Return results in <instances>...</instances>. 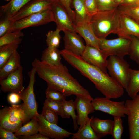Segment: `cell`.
I'll use <instances>...</instances> for the list:
<instances>
[{"instance_id":"obj_3","label":"cell","mask_w":139,"mask_h":139,"mask_svg":"<svg viewBox=\"0 0 139 139\" xmlns=\"http://www.w3.org/2000/svg\"><path fill=\"white\" fill-rule=\"evenodd\" d=\"M121 15L118 7L110 10L98 11L92 16L89 22L96 37L103 39L110 34H115L119 25Z\"/></svg>"},{"instance_id":"obj_15","label":"cell","mask_w":139,"mask_h":139,"mask_svg":"<svg viewBox=\"0 0 139 139\" xmlns=\"http://www.w3.org/2000/svg\"><path fill=\"white\" fill-rule=\"evenodd\" d=\"M81 56L89 63L107 73V58L108 56L100 50L86 45L85 49Z\"/></svg>"},{"instance_id":"obj_4","label":"cell","mask_w":139,"mask_h":139,"mask_svg":"<svg viewBox=\"0 0 139 139\" xmlns=\"http://www.w3.org/2000/svg\"><path fill=\"white\" fill-rule=\"evenodd\" d=\"M107 68L110 76L124 89L129 85L131 69L123 57L110 55L107 60Z\"/></svg>"},{"instance_id":"obj_25","label":"cell","mask_w":139,"mask_h":139,"mask_svg":"<svg viewBox=\"0 0 139 139\" xmlns=\"http://www.w3.org/2000/svg\"><path fill=\"white\" fill-rule=\"evenodd\" d=\"M75 13L74 24L77 23L89 21L85 6L84 0H73L72 3Z\"/></svg>"},{"instance_id":"obj_44","label":"cell","mask_w":139,"mask_h":139,"mask_svg":"<svg viewBox=\"0 0 139 139\" xmlns=\"http://www.w3.org/2000/svg\"><path fill=\"white\" fill-rule=\"evenodd\" d=\"M7 98L9 102L12 104L17 103L21 99L19 94L14 92H11L8 96Z\"/></svg>"},{"instance_id":"obj_35","label":"cell","mask_w":139,"mask_h":139,"mask_svg":"<svg viewBox=\"0 0 139 139\" xmlns=\"http://www.w3.org/2000/svg\"><path fill=\"white\" fill-rule=\"evenodd\" d=\"M118 8L121 13L139 23V6L133 7L119 6Z\"/></svg>"},{"instance_id":"obj_42","label":"cell","mask_w":139,"mask_h":139,"mask_svg":"<svg viewBox=\"0 0 139 139\" xmlns=\"http://www.w3.org/2000/svg\"><path fill=\"white\" fill-rule=\"evenodd\" d=\"M60 4L68 14L71 19L74 22L75 20V13L74 10L71 8V4L73 0H58Z\"/></svg>"},{"instance_id":"obj_22","label":"cell","mask_w":139,"mask_h":139,"mask_svg":"<svg viewBox=\"0 0 139 139\" xmlns=\"http://www.w3.org/2000/svg\"><path fill=\"white\" fill-rule=\"evenodd\" d=\"M21 66L20 56L17 51L0 68V81L6 77Z\"/></svg>"},{"instance_id":"obj_45","label":"cell","mask_w":139,"mask_h":139,"mask_svg":"<svg viewBox=\"0 0 139 139\" xmlns=\"http://www.w3.org/2000/svg\"><path fill=\"white\" fill-rule=\"evenodd\" d=\"M22 139H49L48 137L39 133L28 136H21L18 137Z\"/></svg>"},{"instance_id":"obj_29","label":"cell","mask_w":139,"mask_h":139,"mask_svg":"<svg viewBox=\"0 0 139 139\" xmlns=\"http://www.w3.org/2000/svg\"><path fill=\"white\" fill-rule=\"evenodd\" d=\"M90 120L81 128L78 129V131L73 133L72 139H99L91 126Z\"/></svg>"},{"instance_id":"obj_41","label":"cell","mask_w":139,"mask_h":139,"mask_svg":"<svg viewBox=\"0 0 139 139\" xmlns=\"http://www.w3.org/2000/svg\"><path fill=\"white\" fill-rule=\"evenodd\" d=\"M11 18H1L0 21V37L7 33L14 22Z\"/></svg>"},{"instance_id":"obj_1","label":"cell","mask_w":139,"mask_h":139,"mask_svg":"<svg viewBox=\"0 0 139 139\" xmlns=\"http://www.w3.org/2000/svg\"><path fill=\"white\" fill-rule=\"evenodd\" d=\"M32 65L39 77L47 82L48 86L60 91L66 97L75 95L92 97L88 91L71 75L66 67L62 64L54 65L35 58Z\"/></svg>"},{"instance_id":"obj_21","label":"cell","mask_w":139,"mask_h":139,"mask_svg":"<svg viewBox=\"0 0 139 139\" xmlns=\"http://www.w3.org/2000/svg\"><path fill=\"white\" fill-rule=\"evenodd\" d=\"M31 0H11L1 7L0 18H11Z\"/></svg>"},{"instance_id":"obj_31","label":"cell","mask_w":139,"mask_h":139,"mask_svg":"<svg viewBox=\"0 0 139 139\" xmlns=\"http://www.w3.org/2000/svg\"><path fill=\"white\" fill-rule=\"evenodd\" d=\"M24 35L20 30L6 33L0 37V47L14 42L20 44L22 40L20 37Z\"/></svg>"},{"instance_id":"obj_7","label":"cell","mask_w":139,"mask_h":139,"mask_svg":"<svg viewBox=\"0 0 139 139\" xmlns=\"http://www.w3.org/2000/svg\"><path fill=\"white\" fill-rule=\"evenodd\" d=\"M100 39V50L108 57L115 55L124 57L129 55L130 38L119 37L112 39Z\"/></svg>"},{"instance_id":"obj_10","label":"cell","mask_w":139,"mask_h":139,"mask_svg":"<svg viewBox=\"0 0 139 139\" xmlns=\"http://www.w3.org/2000/svg\"><path fill=\"white\" fill-rule=\"evenodd\" d=\"M38 124V132L49 138L63 139L69 137L73 133L63 129L57 124L49 122L41 114L36 115Z\"/></svg>"},{"instance_id":"obj_19","label":"cell","mask_w":139,"mask_h":139,"mask_svg":"<svg viewBox=\"0 0 139 139\" xmlns=\"http://www.w3.org/2000/svg\"><path fill=\"white\" fill-rule=\"evenodd\" d=\"M90 124L99 139L112 134L113 121L111 120H102L92 116Z\"/></svg>"},{"instance_id":"obj_39","label":"cell","mask_w":139,"mask_h":139,"mask_svg":"<svg viewBox=\"0 0 139 139\" xmlns=\"http://www.w3.org/2000/svg\"><path fill=\"white\" fill-rule=\"evenodd\" d=\"M84 4L86 13L90 18L98 12L96 0H84Z\"/></svg>"},{"instance_id":"obj_13","label":"cell","mask_w":139,"mask_h":139,"mask_svg":"<svg viewBox=\"0 0 139 139\" xmlns=\"http://www.w3.org/2000/svg\"><path fill=\"white\" fill-rule=\"evenodd\" d=\"M76 97L74 102L77 113V123L80 125L79 128H81L90 120L88 115L94 112L92 104L93 99L92 97Z\"/></svg>"},{"instance_id":"obj_26","label":"cell","mask_w":139,"mask_h":139,"mask_svg":"<svg viewBox=\"0 0 139 139\" xmlns=\"http://www.w3.org/2000/svg\"><path fill=\"white\" fill-rule=\"evenodd\" d=\"M38 132V120L36 116L19 128L14 134L18 137L21 136H30Z\"/></svg>"},{"instance_id":"obj_24","label":"cell","mask_w":139,"mask_h":139,"mask_svg":"<svg viewBox=\"0 0 139 139\" xmlns=\"http://www.w3.org/2000/svg\"><path fill=\"white\" fill-rule=\"evenodd\" d=\"M62 110L60 116L63 118H69L71 116L73 120V128L76 131L79 128L77 123V116L75 112L76 110L74 101L71 99L65 100L62 102Z\"/></svg>"},{"instance_id":"obj_38","label":"cell","mask_w":139,"mask_h":139,"mask_svg":"<svg viewBox=\"0 0 139 139\" xmlns=\"http://www.w3.org/2000/svg\"><path fill=\"white\" fill-rule=\"evenodd\" d=\"M98 11H105L114 9L118 6L113 0H96Z\"/></svg>"},{"instance_id":"obj_40","label":"cell","mask_w":139,"mask_h":139,"mask_svg":"<svg viewBox=\"0 0 139 139\" xmlns=\"http://www.w3.org/2000/svg\"><path fill=\"white\" fill-rule=\"evenodd\" d=\"M62 102L50 101L46 99L44 103L43 107L50 108L60 116L62 110Z\"/></svg>"},{"instance_id":"obj_9","label":"cell","mask_w":139,"mask_h":139,"mask_svg":"<svg viewBox=\"0 0 139 139\" xmlns=\"http://www.w3.org/2000/svg\"><path fill=\"white\" fill-rule=\"evenodd\" d=\"M125 105L127 113L130 139H139V94L131 100H127Z\"/></svg>"},{"instance_id":"obj_46","label":"cell","mask_w":139,"mask_h":139,"mask_svg":"<svg viewBox=\"0 0 139 139\" xmlns=\"http://www.w3.org/2000/svg\"><path fill=\"white\" fill-rule=\"evenodd\" d=\"M125 7H133L139 6V0H123L120 5Z\"/></svg>"},{"instance_id":"obj_30","label":"cell","mask_w":139,"mask_h":139,"mask_svg":"<svg viewBox=\"0 0 139 139\" xmlns=\"http://www.w3.org/2000/svg\"><path fill=\"white\" fill-rule=\"evenodd\" d=\"M8 107L5 106L0 110V128H2L13 133H15L21 126L13 124L8 118Z\"/></svg>"},{"instance_id":"obj_43","label":"cell","mask_w":139,"mask_h":139,"mask_svg":"<svg viewBox=\"0 0 139 139\" xmlns=\"http://www.w3.org/2000/svg\"><path fill=\"white\" fill-rule=\"evenodd\" d=\"M13 133L0 128V138L1 139H18Z\"/></svg>"},{"instance_id":"obj_23","label":"cell","mask_w":139,"mask_h":139,"mask_svg":"<svg viewBox=\"0 0 139 139\" xmlns=\"http://www.w3.org/2000/svg\"><path fill=\"white\" fill-rule=\"evenodd\" d=\"M62 55L57 48L48 47L43 52L41 60L50 64L58 66L62 64Z\"/></svg>"},{"instance_id":"obj_20","label":"cell","mask_w":139,"mask_h":139,"mask_svg":"<svg viewBox=\"0 0 139 139\" xmlns=\"http://www.w3.org/2000/svg\"><path fill=\"white\" fill-rule=\"evenodd\" d=\"M8 118L12 124L22 126L23 124L27 123V117L22 104H12L8 107Z\"/></svg>"},{"instance_id":"obj_33","label":"cell","mask_w":139,"mask_h":139,"mask_svg":"<svg viewBox=\"0 0 139 139\" xmlns=\"http://www.w3.org/2000/svg\"><path fill=\"white\" fill-rule=\"evenodd\" d=\"M129 55L130 58L139 65V38L131 36Z\"/></svg>"},{"instance_id":"obj_47","label":"cell","mask_w":139,"mask_h":139,"mask_svg":"<svg viewBox=\"0 0 139 139\" xmlns=\"http://www.w3.org/2000/svg\"><path fill=\"white\" fill-rule=\"evenodd\" d=\"M123 0H113V1L118 6H120L122 3Z\"/></svg>"},{"instance_id":"obj_14","label":"cell","mask_w":139,"mask_h":139,"mask_svg":"<svg viewBox=\"0 0 139 139\" xmlns=\"http://www.w3.org/2000/svg\"><path fill=\"white\" fill-rule=\"evenodd\" d=\"M56 0H31L11 19L14 21L51 7Z\"/></svg>"},{"instance_id":"obj_37","label":"cell","mask_w":139,"mask_h":139,"mask_svg":"<svg viewBox=\"0 0 139 139\" xmlns=\"http://www.w3.org/2000/svg\"><path fill=\"white\" fill-rule=\"evenodd\" d=\"M41 115L46 120L50 123L57 124L58 115L50 108L43 107Z\"/></svg>"},{"instance_id":"obj_28","label":"cell","mask_w":139,"mask_h":139,"mask_svg":"<svg viewBox=\"0 0 139 139\" xmlns=\"http://www.w3.org/2000/svg\"><path fill=\"white\" fill-rule=\"evenodd\" d=\"M19 44L18 42H14L0 47V68L17 51Z\"/></svg>"},{"instance_id":"obj_27","label":"cell","mask_w":139,"mask_h":139,"mask_svg":"<svg viewBox=\"0 0 139 139\" xmlns=\"http://www.w3.org/2000/svg\"><path fill=\"white\" fill-rule=\"evenodd\" d=\"M128 96L133 98L139 92V69H131L129 85L126 90Z\"/></svg>"},{"instance_id":"obj_6","label":"cell","mask_w":139,"mask_h":139,"mask_svg":"<svg viewBox=\"0 0 139 139\" xmlns=\"http://www.w3.org/2000/svg\"><path fill=\"white\" fill-rule=\"evenodd\" d=\"M36 73L35 70L33 67L28 72L30 79L28 85L19 93L21 99L23 102L22 104L26 114L27 122L36 116L38 113L34 88Z\"/></svg>"},{"instance_id":"obj_12","label":"cell","mask_w":139,"mask_h":139,"mask_svg":"<svg viewBox=\"0 0 139 139\" xmlns=\"http://www.w3.org/2000/svg\"><path fill=\"white\" fill-rule=\"evenodd\" d=\"M23 70L21 65L6 77L0 81L1 90L5 92L21 93L24 89L23 86Z\"/></svg>"},{"instance_id":"obj_17","label":"cell","mask_w":139,"mask_h":139,"mask_svg":"<svg viewBox=\"0 0 139 139\" xmlns=\"http://www.w3.org/2000/svg\"><path fill=\"white\" fill-rule=\"evenodd\" d=\"M115 34L119 37L130 39L131 36L139 38V23L121 13L119 25Z\"/></svg>"},{"instance_id":"obj_5","label":"cell","mask_w":139,"mask_h":139,"mask_svg":"<svg viewBox=\"0 0 139 139\" xmlns=\"http://www.w3.org/2000/svg\"><path fill=\"white\" fill-rule=\"evenodd\" d=\"M52 22H54L55 20L51 6L14 21L7 33L21 31L29 27L42 25Z\"/></svg>"},{"instance_id":"obj_2","label":"cell","mask_w":139,"mask_h":139,"mask_svg":"<svg viewBox=\"0 0 139 139\" xmlns=\"http://www.w3.org/2000/svg\"><path fill=\"white\" fill-rule=\"evenodd\" d=\"M60 52L64 59L91 81L105 97L116 99L123 95L124 89L107 73L89 63L81 55L65 49Z\"/></svg>"},{"instance_id":"obj_34","label":"cell","mask_w":139,"mask_h":139,"mask_svg":"<svg viewBox=\"0 0 139 139\" xmlns=\"http://www.w3.org/2000/svg\"><path fill=\"white\" fill-rule=\"evenodd\" d=\"M47 100L62 102L65 100L66 97L60 91L48 86L45 91Z\"/></svg>"},{"instance_id":"obj_18","label":"cell","mask_w":139,"mask_h":139,"mask_svg":"<svg viewBox=\"0 0 139 139\" xmlns=\"http://www.w3.org/2000/svg\"><path fill=\"white\" fill-rule=\"evenodd\" d=\"M75 31L84 39L86 45L100 50V39L95 35L89 21L77 23L75 24Z\"/></svg>"},{"instance_id":"obj_48","label":"cell","mask_w":139,"mask_h":139,"mask_svg":"<svg viewBox=\"0 0 139 139\" xmlns=\"http://www.w3.org/2000/svg\"><path fill=\"white\" fill-rule=\"evenodd\" d=\"M7 0V1H9V0ZM11 0H10V1Z\"/></svg>"},{"instance_id":"obj_8","label":"cell","mask_w":139,"mask_h":139,"mask_svg":"<svg viewBox=\"0 0 139 139\" xmlns=\"http://www.w3.org/2000/svg\"><path fill=\"white\" fill-rule=\"evenodd\" d=\"M92 104L95 111H101L113 117H124L127 114L124 101H114L105 97H96L93 99Z\"/></svg>"},{"instance_id":"obj_32","label":"cell","mask_w":139,"mask_h":139,"mask_svg":"<svg viewBox=\"0 0 139 139\" xmlns=\"http://www.w3.org/2000/svg\"><path fill=\"white\" fill-rule=\"evenodd\" d=\"M60 31L56 28L55 30L49 31L46 34V42L48 47L57 48L59 47L61 39Z\"/></svg>"},{"instance_id":"obj_11","label":"cell","mask_w":139,"mask_h":139,"mask_svg":"<svg viewBox=\"0 0 139 139\" xmlns=\"http://www.w3.org/2000/svg\"><path fill=\"white\" fill-rule=\"evenodd\" d=\"M51 8L56 28L64 32L75 31L74 24L58 0L55 1L51 6Z\"/></svg>"},{"instance_id":"obj_16","label":"cell","mask_w":139,"mask_h":139,"mask_svg":"<svg viewBox=\"0 0 139 139\" xmlns=\"http://www.w3.org/2000/svg\"><path fill=\"white\" fill-rule=\"evenodd\" d=\"M63 38L64 49L75 54L81 55L85 47L80 36L75 31L64 32Z\"/></svg>"},{"instance_id":"obj_36","label":"cell","mask_w":139,"mask_h":139,"mask_svg":"<svg viewBox=\"0 0 139 139\" xmlns=\"http://www.w3.org/2000/svg\"><path fill=\"white\" fill-rule=\"evenodd\" d=\"M121 117H114L112 135L114 139H120L123 132V121Z\"/></svg>"}]
</instances>
